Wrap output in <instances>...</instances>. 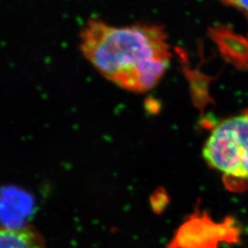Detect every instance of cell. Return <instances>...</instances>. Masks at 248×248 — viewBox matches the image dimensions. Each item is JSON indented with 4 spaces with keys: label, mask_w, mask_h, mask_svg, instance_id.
<instances>
[{
    "label": "cell",
    "mask_w": 248,
    "mask_h": 248,
    "mask_svg": "<svg viewBox=\"0 0 248 248\" xmlns=\"http://www.w3.org/2000/svg\"><path fill=\"white\" fill-rule=\"evenodd\" d=\"M81 51L103 78L137 93L154 89L171 59L167 33L154 24L119 27L90 20L81 33Z\"/></svg>",
    "instance_id": "6da1fadb"
},
{
    "label": "cell",
    "mask_w": 248,
    "mask_h": 248,
    "mask_svg": "<svg viewBox=\"0 0 248 248\" xmlns=\"http://www.w3.org/2000/svg\"><path fill=\"white\" fill-rule=\"evenodd\" d=\"M207 164L222 173L228 188L248 186V110L218 124L204 145Z\"/></svg>",
    "instance_id": "7a4b0ae2"
},
{
    "label": "cell",
    "mask_w": 248,
    "mask_h": 248,
    "mask_svg": "<svg viewBox=\"0 0 248 248\" xmlns=\"http://www.w3.org/2000/svg\"><path fill=\"white\" fill-rule=\"evenodd\" d=\"M0 248H45L44 240L30 226L8 229L2 228Z\"/></svg>",
    "instance_id": "3957f363"
},
{
    "label": "cell",
    "mask_w": 248,
    "mask_h": 248,
    "mask_svg": "<svg viewBox=\"0 0 248 248\" xmlns=\"http://www.w3.org/2000/svg\"><path fill=\"white\" fill-rule=\"evenodd\" d=\"M231 7L241 11L248 19V0H222Z\"/></svg>",
    "instance_id": "277c9868"
}]
</instances>
